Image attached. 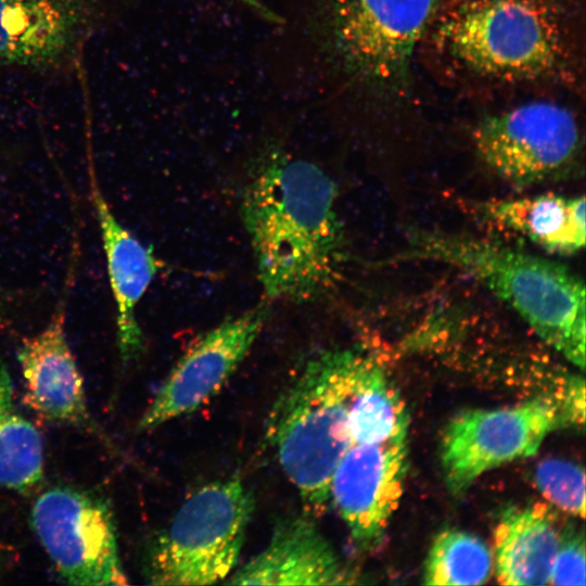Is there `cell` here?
<instances>
[{"label": "cell", "instance_id": "6da1fadb", "mask_svg": "<svg viewBox=\"0 0 586 586\" xmlns=\"http://www.w3.org/2000/svg\"><path fill=\"white\" fill-rule=\"evenodd\" d=\"M334 181L316 164L272 151L244 188L241 215L267 297L316 300L343 260Z\"/></svg>", "mask_w": 586, "mask_h": 586}, {"label": "cell", "instance_id": "7a4b0ae2", "mask_svg": "<svg viewBox=\"0 0 586 586\" xmlns=\"http://www.w3.org/2000/svg\"><path fill=\"white\" fill-rule=\"evenodd\" d=\"M402 259L433 260L475 279L547 344L585 367V286L566 266L491 239L418 231Z\"/></svg>", "mask_w": 586, "mask_h": 586}, {"label": "cell", "instance_id": "3957f363", "mask_svg": "<svg viewBox=\"0 0 586 586\" xmlns=\"http://www.w3.org/2000/svg\"><path fill=\"white\" fill-rule=\"evenodd\" d=\"M362 353L333 348L313 355L268 418L266 438L310 517L327 511L332 475L353 445L348 407Z\"/></svg>", "mask_w": 586, "mask_h": 586}, {"label": "cell", "instance_id": "277c9868", "mask_svg": "<svg viewBox=\"0 0 586 586\" xmlns=\"http://www.w3.org/2000/svg\"><path fill=\"white\" fill-rule=\"evenodd\" d=\"M438 0H307L306 31L343 79L372 91H403L413 53Z\"/></svg>", "mask_w": 586, "mask_h": 586}, {"label": "cell", "instance_id": "5b68a950", "mask_svg": "<svg viewBox=\"0 0 586 586\" xmlns=\"http://www.w3.org/2000/svg\"><path fill=\"white\" fill-rule=\"evenodd\" d=\"M436 38L463 67L498 79L542 77L566 56L559 18L544 0H461L440 17Z\"/></svg>", "mask_w": 586, "mask_h": 586}, {"label": "cell", "instance_id": "8992f818", "mask_svg": "<svg viewBox=\"0 0 586 586\" xmlns=\"http://www.w3.org/2000/svg\"><path fill=\"white\" fill-rule=\"evenodd\" d=\"M255 500L238 477L193 492L153 543L150 584L200 586L224 583L235 570Z\"/></svg>", "mask_w": 586, "mask_h": 586}, {"label": "cell", "instance_id": "52a82bcc", "mask_svg": "<svg viewBox=\"0 0 586 586\" xmlns=\"http://www.w3.org/2000/svg\"><path fill=\"white\" fill-rule=\"evenodd\" d=\"M472 135L480 160L517 188L568 176L582 149L574 114L550 101H532L484 117Z\"/></svg>", "mask_w": 586, "mask_h": 586}, {"label": "cell", "instance_id": "ba28073f", "mask_svg": "<svg viewBox=\"0 0 586 586\" xmlns=\"http://www.w3.org/2000/svg\"><path fill=\"white\" fill-rule=\"evenodd\" d=\"M571 423L563 404L539 397L498 409L455 415L441 441V467L453 495L464 493L486 471L531 457L548 434Z\"/></svg>", "mask_w": 586, "mask_h": 586}, {"label": "cell", "instance_id": "9c48e42d", "mask_svg": "<svg viewBox=\"0 0 586 586\" xmlns=\"http://www.w3.org/2000/svg\"><path fill=\"white\" fill-rule=\"evenodd\" d=\"M31 526L60 575L84 586L126 585L113 514L101 499L71 487L41 493Z\"/></svg>", "mask_w": 586, "mask_h": 586}, {"label": "cell", "instance_id": "30bf717a", "mask_svg": "<svg viewBox=\"0 0 586 586\" xmlns=\"http://www.w3.org/2000/svg\"><path fill=\"white\" fill-rule=\"evenodd\" d=\"M267 317V307L259 305L205 333L171 369L139 420V429H155L208 402L245 358Z\"/></svg>", "mask_w": 586, "mask_h": 586}, {"label": "cell", "instance_id": "8fae6325", "mask_svg": "<svg viewBox=\"0 0 586 586\" xmlns=\"http://www.w3.org/2000/svg\"><path fill=\"white\" fill-rule=\"evenodd\" d=\"M407 470V438L352 445L339 462L330 483V504L359 550H374L383 542Z\"/></svg>", "mask_w": 586, "mask_h": 586}, {"label": "cell", "instance_id": "7c38bea8", "mask_svg": "<svg viewBox=\"0 0 586 586\" xmlns=\"http://www.w3.org/2000/svg\"><path fill=\"white\" fill-rule=\"evenodd\" d=\"M104 0H0V65L47 68L71 60Z\"/></svg>", "mask_w": 586, "mask_h": 586}, {"label": "cell", "instance_id": "4fadbf2b", "mask_svg": "<svg viewBox=\"0 0 586 586\" xmlns=\"http://www.w3.org/2000/svg\"><path fill=\"white\" fill-rule=\"evenodd\" d=\"M332 544L310 515L280 520L266 547L224 584L342 585L354 583Z\"/></svg>", "mask_w": 586, "mask_h": 586}, {"label": "cell", "instance_id": "5bb4252c", "mask_svg": "<svg viewBox=\"0 0 586 586\" xmlns=\"http://www.w3.org/2000/svg\"><path fill=\"white\" fill-rule=\"evenodd\" d=\"M64 307L48 326L26 339L17 353L27 404L46 419L89 423L82 377L65 334Z\"/></svg>", "mask_w": 586, "mask_h": 586}, {"label": "cell", "instance_id": "9a60e30c", "mask_svg": "<svg viewBox=\"0 0 586 586\" xmlns=\"http://www.w3.org/2000/svg\"><path fill=\"white\" fill-rule=\"evenodd\" d=\"M93 207L101 228L111 289L117 308V345L124 362L143 351L137 307L160 269L153 251L142 244L114 216L94 173L89 170Z\"/></svg>", "mask_w": 586, "mask_h": 586}, {"label": "cell", "instance_id": "2e32d148", "mask_svg": "<svg viewBox=\"0 0 586 586\" xmlns=\"http://www.w3.org/2000/svg\"><path fill=\"white\" fill-rule=\"evenodd\" d=\"M479 219L548 253L572 255L585 246V198L547 192L472 204Z\"/></svg>", "mask_w": 586, "mask_h": 586}, {"label": "cell", "instance_id": "e0dca14e", "mask_svg": "<svg viewBox=\"0 0 586 586\" xmlns=\"http://www.w3.org/2000/svg\"><path fill=\"white\" fill-rule=\"evenodd\" d=\"M560 532L555 513L544 504L506 510L494 533L498 583L549 584Z\"/></svg>", "mask_w": 586, "mask_h": 586}, {"label": "cell", "instance_id": "ac0fdd59", "mask_svg": "<svg viewBox=\"0 0 586 586\" xmlns=\"http://www.w3.org/2000/svg\"><path fill=\"white\" fill-rule=\"evenodd\" d=\"M409 415L385 369L362 353L348 407L353 445L381 444L407 438Z\"/></svg>", "mask_w": 586, "mask_h": 586}, {"label": "cell", "instance_id": "d6986e66", "mask_svg": "<svg viewBox=\"0 0 586 586\" xmlns=\"http://www.w3.org/2000/svg\"><path fill=\"white\" fill-rule=\"evenodd\" d=\"M42 479L41 436L18 411L9 370L0 360V485L27 493Z\"/></svg>", "mask_w": 586, "mask_h": 586}, {"label": "cell", "instance_id": "ffe728a7", "mask_svg": "<svg viewBox=\"0 0 586 586\" xmlns=\"http://www.w3.org/2000/svg\"><path fill=\"white\" fill-rule=\"evenodd\" d=\"M493 553L474 534L446 528L433 539L424 562L426 585H481L493 570Z\"/></svg>", "mask_w": 586, "mask_h": 586}, {"label": "cell", "instance_id": "44dd1931", "mask_svg": "<svg viewBox=\"0 0 586 586\" xmlns=\"http://www.w3.org/2000/svg\"><path fill=\"white\" fill-rule=\"evenodd\" d=\"M535 483L543 495L562 510L584 518L585 473L583 467L562 459L542 461Z\"/></svg>", "mask_w": 586, "mask_h": 586}, {"label": "cell", "instance_id": "7402d4cb", "mask_svg": "<svg viewBox=\"0 0 586 586\" xmlns=\"http://www.w3.org/2000/svg\"><path fill=\"white\" fill-rule=\"evenodd\" d=\"M585 539L582 530L572 524L560 532V540L549 584L585 585Z\"/></svg>", "mask_w": 586, "mask_h": 586}, {"label": "cell", "instance_id": "603a6c76", "mask_svg": "<svg viewBox=\"0 0 586 586\" xmlns=\"http://www.w3.org/2000/svg\"><path fill=\"white\" fill-rule=\"evenodd\" d=\"M238 2L243 3L249 9L256 12L257 15H259L263 18H269L271 16V9L268 8L266 4H264L260 0H235Z\"/></svg>", "mask_w": 586, "mask_h": 586}]
</instances>
